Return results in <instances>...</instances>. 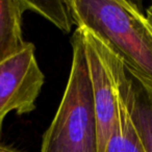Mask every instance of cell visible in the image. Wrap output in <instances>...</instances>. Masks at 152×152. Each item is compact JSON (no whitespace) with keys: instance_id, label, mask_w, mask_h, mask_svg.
I'll list each match as a JSON object with an SVG mask.
<instances>
[{"instance_id":"52a82bcc","label":"cell","mask_w":152,"mask_h":152,"mask_svg":"<svg viewBox=\"0 0 152 152\" xmlns=\"http://www.w3.org/2000/svg\"><path fill=\"white\" fill-rule=\"evenodd\" d=\"M126 70L117 89V119L104 152H145L129 118L126 102Z\"/></svg>"},{"instance_id":"3957f363","label":"cell","mask_w":152,"mask_h":152,"mask_svg":"<svg viewBox=\"0 0 152 152\" xmlns=\"http://www.w3.org/2000/svg\"><path fill=\"white\" fill-rule=\"evenodd\" d=\"M80 31L89 69L97 122V152H104L117 119V89L125 68L119 56L94 31Z\"/></svg>"},{"instance_id":"277c9868","label":"cell","mask_w":152,"mask_h":152,"mask_svg":"<svg viewBox=\"0 0 152 152\" xmlns=\"http://www.w3.org/2000/svg\"><path fill=\"white\" fill-rule=\"evenodd\" d=\"M44 83L45 75L31 43H26L19 52L0 61V139L3 122L10 113L21 116L36 110Z\"/></svg>"},{"instance_id":"ba28073f","label":"cell","mask_w":152,"mask_h":152,"mask_svg":"<svg viewBox=\"0 0 152 152\" xmlns=\"http://www.w3.org/2000/svg\"><path fill=\"white\" fill-rule=\"evenodd\" d=\"M26 11H32L50 21L61 31L69 34L72 27V19L66 1H39L23 0Z\"/></svg>"},{"instance_id":"6da1fadb","label":"cell","mask_w":152,"mask_h":152,"mask_svg":"<svg viewBox=\"0 0 152 152\" xmlns=\"http://www.w3.org/2000/svg\"><path fill=\"white\" fill-rule=\"evenodd\" d=\"M72 22L100 37L129 74L152 88V27L126 0H66Z\"/></svg>"},{"instance_id":"30bf717a","label":"cell","mask_w":152,"mask_h":152,"mask_svg":"<svg viewBox=\"0 0 152 152\" xmlns=\"http://www.w3.org/2000/svg\"><path fill=\"white\" fill-rule=\"evenodd\" d=\"M146 18H147L148 22H149V24L152 27V4L148 7L147 12H146Z\"/></svg>"},{"instance_id":"9c48e42d","label":"cell","mask_w":152,"mask_h":152,"mask_svg":"<svg viewBox=\"0 0 152 152\" xmlns=\"http://www.w3.org/2000/svg\"><path fill=\"white\" fill-rule=\"evenodd\" d=\"M0 152H22V151L16 149V148L11 147V146H7L0 143Z\"/></svg>"},{"instance_id":"7a4b0ae2","label":"cell","mask_w":152,"mask_h":152,"mask_svg":"<svg viewBox=\"0 0 152 152\" xmlns=\"http://www.w3.org/2000/svg\"><path fill=\"white\" fill-rule=\"evenodd\" d=\"M72 65L57 112L43 135L41 152H97V122L80 31L72 36Z\"/></svg>"},{"instance_id":"8992f818","label":"cell","mask_w":152,"mask_h":152,"mask_svg":"<svg viewBox=\"0 0 152 152\" xmlns=\"http://www.w3.org/2000/svg\"><path fill=\"white\" fill-rule=\"evenodd\" d=\"M23 0H0V61L19 52L26 45L22 32Z\"/></svg>"},{"instance_id":"5b68a950","label":"cell","mask_w":152,"mask_h":152,"mask_svg":"<svg viewBox=\"0 0 152 152\" xmlns=\"http://www.w3.org/2000/svg\"><path fill=\"white\" fill-rule=\"evenodd\" d=\"M129 118L145 152H152V88L126 71Z\"/></svg>"}]
</instances>
